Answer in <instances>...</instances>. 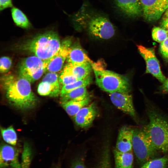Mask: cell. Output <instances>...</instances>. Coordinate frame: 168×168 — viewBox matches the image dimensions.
Wrapping results in <instances>:
<instances>
[{
	"instance_id": "8fae6325",
	"label": "cell",
	"mask_w": 168,
	"mask_h": 168,
	"mask_svg": "<svg viewBox=\"0 0 168 168\" xmlns=\"http://www.w3.org/2000/svg\"><path fill=\"white\" fill-rule=\"evenodd\" d=\"M109 96L112 103L117 108L133 118H136L133 97L129 93L114 92L110 93Z\"/></svg>"
},
{
	"instance_id": "f546056e",
	"label": "cell",
	"mask_w": 168,
	"mask_h": 168,
	"mask_svg": "<svg viewBox=\"0 0 168 168\" xmlns=\"http://www.w3.org/2000/svg\"><path fill=\"white\" fill-rule=\"evenodd\" d=\"M78 80L74 75L63 70L59 77V82L63 86L71 84Z\"/></svg>"
},
{
	"instance_id": "4316f807",
	"label": "cell",
	"mask_w": 168,
	"mask_h": 168,
	"mask_svg": "<svg viewBox=\"0 0 168 168\" xmlns=\"http://www.w3.org/2000/svg\"><path fill=\"white\" fill-rule=\"evenodd\" d=\"M32 154L31 149L30 145L27 143H25L21 156V168H30Z\"/></svg>"
},
{
	"instance_id": "4fadbf2b",
	"label": "cell",
	"mask_w": 168,
	"mask_h": 168,
	"mask_svg": "<svg viewBox=\"0 0 168 168\" xmlns=\"http://www.w3.org/2000/svg\"><path fill=\"white\" fill-rule=\"evenodd\" d=\"M97 114L95 105L91 103L81 109L74 116L76 124L82 128L90 126L93 122Z\"/></svg>"
},
{
	"instance_id": "52a82bcc",
	"label": "cell",
	"mask_w": 168,
	"mask_h": 168,
	"mask_svg": "<svg viewBox=\"0 0 168 168\" xmlns=\"http://www.w3.org/2000/svg\"><path fill=\"white\" fill-rule=\"evenodd\" d=\"M139 52L145 61L146 72L149 73L160 82L163 83L166 78L162 73L159 62L156 58L154 50L142 45H137Z\"/></svg>"
},
{
	"instance_id": "ac0fdd59",
	"label": "cell",
	"mask_w": 168,
	"mask_h": 168,
	"mask_svg": "<svg viewBox=\"0 0 168 168\" xmlns=\"http://www.w3.org/2000/svg\"><path fill=\"white\" fill-rule=\"evenodd\" d=\"M115 168H133V156L132 152H122L114 150Z\"/></svg>"
},
{
	"instance_id": "30bf717a",
	"label": "cell",
	"mask_w": 168,
	"mask_h": 168,
	"mask_svg": "<svg viewBox=\"0 0 168 168\" xmlns=\"http://www.w3.org/2000/svg\"><path fill=\"white\" fill-rule=\"evenodd\" d=\"M115 11L119 14L129 18H133L142 15L140 0H112Z\"/></svg>"
},
{
	"instance_id": "f35d334b",
	"label": "cell",
	"mask_w": 168,
	"mask_h": 168,
	"mask_svg": "<svg viewBox=\"0 0 168 168\" xmlns=\"http://www.w3.org/2000/svg\"><path fill=\"white\" fill-rule=\"evenodd\" d=\"M60 168V167H58V168Z\"/></svg>"
},
{
	"instance_id": "5b68a950",
	"label": "cell",
	"mask_w": 168,
	"mask_h": 168,
	"mask_svg": "<svg viewBox=\"0 0 168 168\" xmlns=\"http://www.w3.org/2000/svg\"><path fill=\"white\" fill-rule=\"evenodd\" d=\"M97 85L110 93L114 92L129 93L130 84L127 78L113 72L104 69L95 64L92 65Z\"/></svg>"
},
{
	"instance_id": "74e56055",
	"label": "cell",
	"mask_w": 168,
	"mask_h": 168,
	"mask_svg": "<svg viewBox=\"0 0 168 168\" xmlns=\"http://www.w3.org/2000/svg\"><path fill=\"white\" fill-rule=\"evenodd\" d=\"M168 8V5H167V8H166V9H167Z\"/></svg>"
},
{
	"instance_id": "5bb4252c",
	"label": "cell",
	"mask_w": 168,
	"mask_h": 168,
	"mask_svg": "<svg viewBox=\"0 0 168 168\" xmlns=\"http://www.w3.org/2000/svg\"><path fill=\"white\" fill-rule=\"evenodd\" d=\"M133 129L124 126L120 129L117 139L116 149L122 152H132V140Z\"/></svg>"
},
{
	"instance_id": "ffe728a7",
	"label": "cell",
	"mask_w": 168,
	"mask_h": 168,
	"mask_svg": "<svg viewBox=\"0 0 168 168\" xmlns=\"http://www.w3.org/2000/svg\"><path fill=\"white\" fill-rule=\"evenodd\" d=\"M45 62L36 56H31L25 58L21 63L19 72L37 70L44 68Z\"/></svg>"
},
{
	"instance_id": "8d00e7d4",
	"label": "cell",
	"mask_w": 168,
	"mask_h": 168,
	"mask_svg": "<svg viewBox=\"0 0 168 168\" xmlns=\"http://www.w3.org/2000/svg\"><path fill=\"white\" fill-rule=\"evenodd\" d=\"M165 12V16L168 17V8L166 10Z\"/></svg>"
},
{
	"instance_id": "2e32d148",
	"label": "cell",
	"mask_w": 168,
	"mask_h": 168,
	"mask_svg": "<svg viewBox=\"0 0 168 168\" xmlns=\"http://www.w3.org/2000/svg\"><path fill=\"white\" fill-rule=\"evenodd\" d=\"M92 68L91 64L89 63L82 64L68 63L65 65L63 70L72 74L80 80L89 75Z\"/></svg>"
},
{
	"instance_id": "7c38bea8",
	"label": "cell",
	"mask_w": 168,
	"mask_h": 168,
	"mask_svg": "<svg viewBox=\"0 0 168 168\" xmlns=\"http://www.w3.org/2000/svg\"><path fill=\"white\" fill-rule=\"evenodd\" d=\"M21 168L18 159V152L14 147L2 145L0 152V168Z\"/></svg>"
},
{
	"instance_id": "e0dca14e",
	"label": "cell",
	"mask_w": 168,
	"mask_h": 168,
	"mask_svg": "<svg viewBox=\"0 0 168 168\" xmlns=\"http://www.w3.org/2000/svg\"><path fill=\"white\" fill-rule=\"evenodd\" d=\"M11 14L13 21L17 26L26 29L32 27L28 16L19 8L14 6L11 9Z\"/></svg>"
},
{
	"instance_id": "cb8c5ba5",
	"label": "cell",
	"mask_w": 168,
	"mask_h": 168,
	"mask_svg": "<svg viewBox=\"0 0 168 168\" xmlns=\"http://www.w3.org/2000/svg\"><path fill=\"white\" fill-rule=\"evenodd\" d=\"M42 81L48 82L53 88L52 97H57L60 93L59 77L56 72H49L44 77Z\"/></svg>"
},
{
	"instance_id": "3957f363",
	"label": "cell",
	"mask_w": 168,
	"mask_h": 168,
	"mask_svg": "<svg viewBox=\"0 0 168 168\" xmlns=\"http://www.w3.org/2000/svg\"><path fill=\"white\" fill-rule=\"evenodd\" d=\"M147 113L149 121L145 127L153 146L159 152L168 154V118L151 105Z\"/></svg>"
},
{
	"instance_id": "277c9868",
	"label": "cell",
	"mask_w": 168,
	"mask_h": 168,
	"mask_svg": "<svg viewBox=\"0 0 168 168\" xmlns=\"http://www.w3.org/2000/svg\"><path fill=\"white\" fill-rule=\"evenodd\" d=\"M61 44L58 33L54 30H50L28 41L23 48L47 62L58 51Z\"/></svg>"
},
{
	"instance_id": "e575fe53",
	"label": "cell",
	"mask_w": 168,
	"mask_h": 168,
	"mask_svg": "<svg viewBox=\"0 0 168 168\" xmlns=\"http://www.w3.org/2000/svg\"><path fill=\"white\" fill-rule=\"evenodd\" d=\"M161 91L164 93H168V78L160 87Z\"/></svg>"
},
{
	"instance_id": "44dd1931",
	"label": "cell",
	"mask_w": 168,
	"mask_h": 168,
	"mask_svg": "<svg viewBox=\"0 0 168 168\" xmlns=\"http://www.w3.org/2000/svg\"><path fill=\"white\" fill-rule=\"evenodd\" d=\"M89 96L86 87H81L61 96V102L72 100H82Z\"/></svg>"
},
{
	"instance_id": "836d02e7",
	"label": "cell",
	"mask_w": 168,
	"mask_h": 168,
	"mask_svg": "<svg viewBox=\"0 0 168 168\" xmlns=\"http://www.w3.org/2000/svg\"><path fill=\"white\" fill-rule=\"evenodd\" d=\"M71 168H86L84 160L82 158H78L75 160Z\"/></svg>"
},
{
	"instance_id": "f1b7e54d",
	"label": "cell",
	"mask_w": 168,
	"mask_h": 168,
	"mask_svg": "<svg viewBox=\"0 0 168 168\" xmlns=\"http://www.w3.org/2000/svg\"><path fill=\"white\" fill-rule=\"evenodd\" d=\"M53 91L52 86L47 82L42 81L38 87V92L41 96H49L52 97Z\"/></svg>"
},
{
	"instance_id": "9a60e30c",
	"label": "cell",
	"mask_w": 168,
	"mask_h": 168,
	"mask_svg": "<svg viewBox=\"0 0 168 168\" xmlns=\"http://www.w3.org/2000/svg\"><path fill=\"white\" fill-rule=\"evenodd\" d=\"M66 60L68 63L73 64L93 63L77 42L71 46Z\"/></svg>"
},
{
	"instance_id": "ba28073f",
	"label": "cell",
	"mask_w": 168,
	"mask_h": 168,
	"mask_svg": "<svg viewBox=\"0 0 168 168\" xmlns=\"http://www.w3.org/2000/svg\"><path fill=\"white\" fill-rule=\"evenodd\" d=\"M144 19L149 22L158 20L165 11L168 0H140Z\"/></svg>"
},
{
	"instance_id": "d6a6232c",
	"label": "cell",
	"mask_w": 168,
	"mask_h": 168,
	"mask_svg": "<svg viewBox=\"0 0 168 168\" xmlns=\"http://www.w3.org/2000/svg\"><path fill=\"white\" fill-rule=\"evenodd\" d=\"M13 0H0V11L1 12L5 9L13 7Z\"/></svg>"
},
{
	"instance_id": "7a4b0ae2",
	"label": "cell",
	"mask_w": 168,
	"mask_h": 168,
	"mask_svg": "<svg viewBox=\"0 0 168 168\" xmlns=\"http://www.w3.org/2000/svg\"><path fill=\"white\" fill-rule=\"evenodd\" d=\"M2 80L6 96L11 104L21 110L34 107L37 99L28 80L20 76L12 75L4 76Z\"/></svg>"
},
{
	"instance_id": "d4e9b609",
	"label": "cell",
	"mask_w": 168,
	"mask_h": 168,
	"mask_svg": "<svg viewBox=\"0 0 168 168\" xmlns=\"http://www.w3.org/2000/svg\"><path fill=\"white\" fill-rule=\"evenodd\" d=\"M1 133L3 138L8 143L15 146L17 140L16 133L12 126L7 128H1Z\"/></svg>"
},
{
	"instance_id": "9c48e42d",
	"label": "cell",
	"mask_w": 168,
	"mask_h": 168,
	"mask_svg": "<svg viewBox=\"0 0 168 168\" xmlns=\"http://www.w3.org/2000/svg\"><path fill=\"white\" fill-rule=\"evenodd\" d=\"M71 44L72 40L70 38H67L63 41L58 51L50 59L45 62L46 71L56 73L62 69L68 55Z\"/></svg>"
},
{
	"instance_id": "4dcf8cb0",
	"label": "cell",
	"mask_w": 168,
	"mask_h": 168,
	"mask_svg": "<svg viewBox=\"0 0 168 168\" xmlns=\"http://www.w3.org/2000/svg\"><path fill=\"white\" fill-rule=\"evenodd\" d=\"M12 64L11 59L7 56H3L0 59V71L3 73L7 72L10 68Z\"/></svg>"
},
{
	"instance_id": "1f68e13d",
	"label": "cell",
	"mask_w": 168,
	"mask_h": 168,
	"mask_svg": "<svg viewBox=\"0 0 168 168\" xmlns=\"http://www.w3.org/2000/svg\"><path fill=\"white\" fill-rule=\"evenodd\" d=\"M160 51L164 58H168V36L161 42L160 46Z\"/></svg>"
},
{
	"instance_id": "83f0119b",
	"label": "cell",
	"mask_w": 168,
	"mask_h": 168,
	"mask_svg": "<svg viewBox=\"0 0 168 168\" xmlns=\"http://www.w3.org/2000/svg\"><path fill=\"white\" fill-rule=\"evenodd\" d=\"M168 36V31L162 28L154 27L152 29V38L156 42H161Z\"/></svg>"
},
{
	"instance_id": "d590c367",
	"label": "cell",
	"mask_w": 168,
	"mask_h": 168,
	"mask_svg": "<svg viewBox=\"0 0 168 168\" xmlns=\"http://www.w3.org/2000/svg\"><path fill=\"white\" fill-rule=\"evenodd\" d=\"M161 28L168 31V17H165L162 19L161 23Z\"/></svg>"
},
{
	"instance_id": "8992f818",
	"label": "cell",
	"mask_w": 168,
	"mask_h": 168,
	"mask_svg": "<svg viewBox=\"0 0 168 168\" xmlns=\"http://www.w3.org/2000/svg\"><path fill=\"white\" fill-rule=\"evenodd\" d=\"M132 147L137 162L141 166L158 157L159 152L153 146L145 127L133 129Z\"/></svg>"
},
{
	"instance_id": "603a6c76",
	"label": "cell",
	"mask_w": 168,
	"mask_h": 168,
	"mask_svg": "<svg viewBox=\"0 0 168 168\" xmlns=\"http://www.w3.org/2000/svg\"><path fill=\"white\" fill-rule=\"evenodd\" d=\"M92 82V79L90 75L84 78L79 80L71 84L63 86L60 91V96L69 92L74 89L82 86L86 87Z\"/></svg>"
},
{
	"instance_id": "d6986e66",
	"label": "cell",
	"mask_w": 168,
	"mask_h": 168,
	"mask_svg": "<svg viewBox=\"0 0 168 168\" xmlns=\"http://www.w3.org/2000/svg\"><path fill=\"white\" fill-rule=\"evenodd\" d=\"M91 101L90 96L81 100H72L62 102L61 105L67 114L74 116L82 108L86 106Z\"/></svg>"
},
{
	"instance_id": "7402d4cb",
	"label": "cell",
	"mask_w": 168,
	"mask_h": 168,
	"mask_svg": "<svg viewBox=\"0 0 168 168\" xmlns=\"http://www.w3.org/2000/svg\"><path fill=\"white\" fill-rule=\"evenodd\" d=\"M140 168H168V154L150 160L143 164Z\"/></svg>"
},
{
	"instance_id": "6da1fadb",
	"label": "cell",
	"mask_w": 168,
	"mask_h": 168,
	"mask_svg": "<svg viewBox=\"0 0 168 168\" xmlns=\"http://www.w3.org/2000/svg\"><path fill=\"white\" fill-rule=\"evenodd\" d=\"M89 7L85 2L77 12L71 15L70 20L75 26L86 27L92 36L102 39H108L114 35L115 30L108 17Z\"/></svg>"
},
{
	"instance_id": "484cf974",
	"label": "cell",
	"mask_w": 168,
	"mask_h": 168,
	"mask_svg": "<svg viewBox=\"0 0 168 168\" xmlns=\"http://www.w3.org/2000/svg\"><path fill=\"white\" fill-rule=\"evenodd\" d=\"M45 71V68H44L36 70L19 72V74L30 83L39 79Z\"/></svg>"
}]
</instances>
